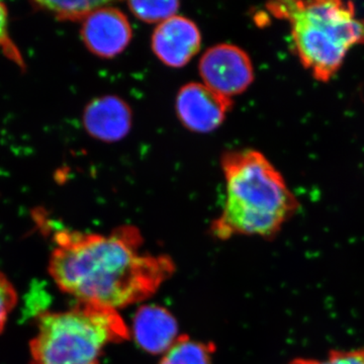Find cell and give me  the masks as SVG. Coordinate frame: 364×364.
Instances as JSON below:
<instances>
[{
  "label": "cell",
  "instance_id": "obj_12",
  "mask_svg": "<svg viewBox=\"0 0 364 364\" xmlns=\"http://www.w3.org/2000/svg\"><path fill=\"white\" fill-rule=\"evenodd\" d=\"M36 6L61 21H85L95 9L107 6L100 1H38Z\"/></svg>",
  "mask_w": 364,
  "mask_h": 364
},
{
  "label": "cell",
  "instance_id": "obj_7",
  "mask_svg": "<svg viewBox=\"0 0 364 364\" xmlns=\"http://www.w3.org/2000/svg\"><path fill=\"white\" fill-rule=\"evenodd\" d=\"M81 37L91 53L102 58H112L130 44V21L119 9L102 6L83 21Z\"/></svg>",
  "mask_w": 364,
  "mask_h": 364
},
{
  "label": "cell",
  "instance_id": "obj_11",
  "mask_svg": "<svg viewBox=\"0 0 364 364\" xmlns=\"http://www.w3.org/2000/svg\"><path fill=\"white\" fill-rule=\"evenodd\" d=\"M214 351L213 344L203 343L183 335L163 354L159 364H212Z\"/></svg>",
  "mask_w": 364,
  "mask_h": 364
},
{
  "label": "cell",
  "instance_id": "obj_9",
  "mask_svg": "<svg viewBox=\"0 0 364 364\" xmlns=\"http://www.w3.org/2000/svg\"><path fill=\"white\" fill-rule=\"evenodd\" d=\"M83 126L93 138L104 142H117L128 135L132 127V111L122 98L107 95L95 98L85 107Z\"/></svg>",
  "mask_w": 364,
  "mask_h": 364
},
{
  "label": "cell",
  "instance_id": "obj_16",
  "mask_svg": "<svg viewBox=\"0 0 364 364\" xmlns=\"http://www.w3.org/2000/svg\"><path fill=\"white\" fill-rule=\"evenodd\" d=\"M0 47L6 49L11 56L16 57V49L9 40V11L2 2H0Z\"/></svg>",
  "mask_w": 364,
  "mask_h": 364
},
{
  "label": "cell",
  "instance_id": "obj_3",
  "mask_svg": "<svg viewBox=\"0 0 364 364\" xmlns=\"http://www.w3.org/2000/svg\"><path fill=\"white\" fill-rule=\"evenodd\" d=\"M267 9L289 23L294 52L318 81H329L349 50L364 45V18L356 16L352 2L279 1L270 2Z\"/></svg>",
  "mask_w": 364,
  "mask_h": 364
},
{
  "label": "cell",
  "instance_id": "obj_15",
  "mask_svg": "<svg viewBox=\"0 0 364 364\" xmlns=\"http://www.w3.org/2000/svg\"><path fill=\"white\" fill-rule=\"evenodd\" d=\"M18 303V294L13 282L0 272V333L4 331L9 315Z\"/></svg>",
  "mask_w": 364,
  "mask_h": 364
},
{
  "label": "cell",
  "instance_id": "obj_2",
  "mask_svg": "<svg viewBox=\"0 0 364 364\" xmlns=\"http://www.w3.org/2000/svg\"><path fill=\"white\" fill-rule=\"evenodd\" d=\"M226 202L212 225L218 238L235 235L269 238L299 210L296 196L279 170L255 150L227 152L222 158Z\"/></svg>",
  "mask_w": 364,
  "mask_h": 364
},
{
  "label": "cell",
  "instance_id": "obj_14",
  "mask_svg": "<svg viewBox=\"0 0 364 364\" xmlns=\"http://www.w3.org/2000/svg\"><path fill=\"white\" fill-rule=\"evenodd\" d=\"M289 364H364V347L349 350H331L323 359L294 358Z\"/></svg>",
  "mask_w": 364,
  "mask_h": 364
},
{
  "label": "cell",
  "instance_id": "obj_8",
  "mask_svg": "<svg viewBox=\"0 0 364 364\" xmlns=\"http://www.w3.org/2000/svg\"><path fill=\"white\" fill-rule=\"evenodd\" d=\"M202 36L193 21L174 16L159 23L153 33L152 49L165 65L179 68L198 54Z\"/></svg>",
  "mask_w": 364,
  "mask_h": 364
},
{
  "label": "cell",
  "instance_id": "obj_5",
  "mask_svg": "<svg viewBox=\"0 0 364 364\" xmlns=\"http://www.w3.org/2000/svg\"><path fill=\"white\" fill-rule=\"evenodd\" d=\"M203 85L230 97L244 92L254 80L252 62L247 53L231 44L210 48L200 61Z\"/></svg>",
  "mask_w": 364,
  "mask_h": 364
},
{
  "label": "cell",
  "instance_id": "obj_13",
  "mask_svg": "<svg viewBox=\"0 0 364 364\" xmlns=\"http://www.w3.org/2000/svg\"><path fill=\"white\" fill-rule=\"evenodd\" d=\"M132 13L139 20L148 23H161L176 16L179 9L177 1H131L128 4Z\"/></svg>",
  "mask_w": 364,
  "mask_h": 364
},
{
  "label": "cell",
  "instance_id": "obj_4",
  "mask_svg": "<svg viewBox=\"0 0 364 364\" xmlns=\"http://www.w3.org/2000/svg\"><path fill=\"white\" fill-rule=\"evenodd\" d=\"M130 336L112 309L77 304L63 312L42 313L30 342L28 364H100L107 345Z\"/></svg>",
  "mask_w": 364,
  "mask_h": 364
},
{
  "label": "cell",
  "instance_id": "obj_6",
  "mask_svg": "<svg viewBox=\"0 0 364 364\" xmlns=\"http://www.w3.org/2000/svg\"><path fill=\"white\" fill-rule=\"evenodd\" d=\"M232 105L231 98L202 83L184 85L176 98L179 119L186 128L196 133H208L219 128Z\"/></svg>",
  "mask_w": 364,
  "mask_h": 364
},
{
  "label": "cell",
  "instance_id": "obj_1",
  "mask_svg": "<svg viewBox=\"0 0 364 364\" xmlns=\"http://www.w3.org/2000/svg\"><path fill=\"white\" fill-rule=\"evenodd\" d=\"M54 242L50 275L78 304L117 311L140 303L156 293L176 268L168 256L142 251L135 227H119L109 235L60 230Z\"/></svg>",
  "mask_w": 364,
  "mask_h": 364
},
{
  "label": "cell",
  "instance_id": "obj_10",
  "mask_svg": "<svg viewBox=\"0 0 364 364\" xmlns=\"http://www.w3.org/2000/svg\"><path fill=\"white\" fill-rule=\"evenodd\" d=\"M132 333L136 344L151 354H164L179 337L176 318L156 305L143 306L136 311Z\"/></svg>",
  "mask_w": 364,
  "mask_h": 364
}]
</instances>
